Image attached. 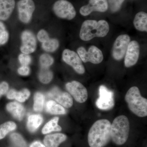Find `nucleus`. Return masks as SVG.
<instances>
[{
	"instance_id": "obj_1",
	"label": "nucleus",
	"mask_w": 147,
	"mask_h": 147,
	"mask_svg": "<svg viewBox=\"0 0 147 147\" xmlns=\"http://www.w3.org/2000/svg\"><path fill=\"white\" fill-rule=\"evenodd\" d=\"M111 123L105 119L98 120L92 125L88 134L90 147H104L111 140Z\"/></svg>"
},
{
	"instance_id": "obj_2",
	"label": "nucleus",
	"mask_w": 147,
	"mask_h": 147,
	"mask_svg": "<svg viewBox=\"0 0 147 147\" xmlns=\"http://www.w3.org/2000/svg\"><path fill=\"white\" fill-rule=\"evenodd\" d=\"M110 27L105 20H88L84 21L80 30V38L84 41H88L96 37H103L108 34Z\"/></svg>"
},
{
	"instance_id": "obj_3",
	"label": "nucleus",
	"mask_w": 147,
	"mask_h": 147,
	"mask_svg": "<svg viewBox=\"0 0 147 147\" xmlns=\"http://www.w3.org/2000/svg\"><path fill=\"white\" fill-rule=\"evenodd\" d=\"M125 100L134 115L144 117L147 116V99L142 96L138 87H131L127 92Z\"/></svg>"
},
{
	"instance_id": "obj_4",
	"label": "nucleus",
	"mask_w": 147,
	"mask_h": 147,
	"mask_svg": "<svg viewBox=\"0 0 147 147\" xmlns=\"http://www.w3.org/2000/svg\"><path fill=\"white\" fill-rule=\"evenodd\" d=\"M129 132V121L125 116L117 117L111 124V139L116 145L124 144L128 139Z\"/></svg>"
},
{
	"instance_id": "obj_5",
	"label": "nucleus",
	"mask_w": 147,
	"mask_h": 147,
	"mask_svg": "<svg viewBox=\"0 0 147 147\" xmlns=\"http://www.w3.org/2000/svg\"><path fill=\"white\" fill-rule=\"evenodd\" d=\"M53 10L56 16L62 19L71 20L76 15L74 6L67 0H58L55 2L53 5Z\"/></svg>"
},
{
	"instance_id": "obj_6",
	"label": "nucleus",
	"mask_w": 147,
	"mask_h": 147,
	"mask_svg": "<svg viewBox=\"0 0 147 147\" xmlns=\"http://www.w3.org/2000/svg\"><path fill=\"white\" fill-rule=\"evenodd\" d=\"M17 7L19 21L25 24L30 23L35 10L34 1L33 0H19Z\"/></svg>"
},
{
	"instance_id": "obj_7",
	"label": "nucleus",
	"mask_w": 147,
	"mask_h": 147,
	"mask_svg": "<svg viewBox=\"0 0 147 147\" xmlns=\"http://www.w3.org/2000/svg\"><path fill=\"white\" fill-rule=\"evenodd\" d=\"M77 53L84 63L90 62L95 64L100 63L103 60V56L100 49L94 45L90 47L87 51L83 47H80L77 50Z\"/></svg>"
},
{
	"instance_id": "obj_8",
	"label": "nucleus",
	"mask_w": 147,
	"mask_h": 147,
	"mask_svg": "<svg viewBox=\"0 0 147 147\" xmlns=\"http://www.w3.org/2000/svg\"><path fill=\"white\" fill-rule=\"evenodd\" d=\"M114 92L107 87L101 85L99 88V97L96 104L98 109L101 110H111L115 106Z\"/></svg>"
},
{
	"instance_id": "obj_9",
	"label": "nucleus",
	"mask_w": 147,
	"mask_h": 147,
	"mask_svg": "<svg viewBox=\"0 0 147 147\" xmlns=\"http://www.w3.org/2000/svg\"><path fill=\"white\" fill-rule=\"evenodd\" d=\"M21 44L20 50L21 53L30 55L36 50L37 42L36 37L30 30H25L21 34Z\"/></svg>"
},
{
	"instance_id": "obj_10",
	"label": "nucleus",
	"mask_w": 147,
	"mask_h": 147,
	"mask_svg": "<svg viewBox=\"0 0 147 147\" xmlns=\"http://www.w3.org/2000/svg\"><path fill=\"white\" fill-rule=\"evenodd\" d=\"M62 57L64 62L71 66L77 73L82 74L85 73V69L82 59L76 52L65 49L63 52Z\"/></svg>"
},
{
	"instance_id": "obj_11",
	"label": "nucleus",
	"mask_w": 147,
	"mask_h": 147,
	"mask_svg": "<svg viewBox=\"0 0 147 147\" xmlns=\"http://www.w3.org/2000/svg\"><path fill=\"white\" fill-rule=\"evenodd\" d=\"M130 42V37L127 34L120 35L116 38L112 51V55L115 59L121 60L124 57Z\"/></svg>"
},
{
	"instance_id": "obj_12",
	"label": "nucleus",
	"mask_w": 147,
	"mask_h": 147,
	"mask_svg": "<svg viewBox=\"0 0 147 147\" xmlns=\"http://www.w3.org/2000/svg\"><path fill=\"white\" fill-rule=\"evenodd\" d=\"M66 89L77 102L83 103L86 101L88 93L84 85L77 81L69 82L65 85Z\"/></svg>"
},
{
	"instance_id": "obj_13",
	"label": "nucleus",
	"mask_w": 147,
	"mask_h": 147,
	"mask_svg": "<svg viewBox=\"0 0 147 147\" xmlns=\"http://www.w3.org/2000/svg\"><path fill=\"white\" fill-rule=\"evenodd\" d=\"M108 9L107 0H89V3L82 6L79 12L83 16H86L93 11L105 12Z\"/></svg>"
},
{
	"instance_id": "obj_14",
	"label": "nucleus",
	"mask_w": 147,
	"mask_h": 147,
	"mask_svg": "<svg viewBox=\"0 0 147 147\" xmlns=\"http://www.w3.org/2000/svg\"><path fill=\"white\" fill-rule=\"evenodd\" d=\"M48 96L65 108H70L73 105V99L71 95L62 91L57 87L52 89L48 92Z\"/></svg>"
},
{
	"instance_id": "obj_15",
	"label": "nucleus",
	"mask_w": 147,
	"mask_h": 147,
	"mask_svg": "<svg viewBox=\"0 0 147 147\" xmlns=\"http://www.w3.org/2000/svg\"><path fill=\"white\" fill-rule=\"evenodd\" d=\"M140 47L137 41H130L125 56V65L127 67H131L136 64L139 59Z\"/></svg>"
},
{
	"instance_id": "obj_16",
	"label": "nucleus",
	"mask_w": 147,
	"mask_h": 147,
	"mask_svg": "<svg viewBox=\"0 0 147 147\" xmlns=\"http://www.w3.org/2000/svg\"><path fill=\"white\" fill-rule=\"evenodd\" d=\"M15 6V0H0V21L10 18Z\"/></svg>"
},
{
	"instance_id": "obj_17",
	"label": "nucleus",
	"mask_w": 147,
	"mask_h": 147,
	"mask_svg": "<svg viewBox=\"0 0 147 147\" xmlns=\"http://www.w3.org/2000/svg\"><path fill=\"white\" fill-rule=\"evenodd\" d=\"M66 139L67 136L65 134L56 133L47 135L44 138L43 142L46 147H58Z\"/></svg>"
},
{
	"instance_id": "obj_18",
	"label": "nucleus",
	"mask_w": 147,
	"mask_h": 147,
	"mask_svg": "<svg viewBox=\"0 0 147 147\" xmlns=\"http://www.w3.org/2000/svg\"><path fill=\"white\" fill-rule=\"evenodd\" d=\"M7 110L15 118L21 121L24 117L25 110L24 106L16 102L9 103L6 106Z\"/></svg>"
},
{
	"instance_id": "obj_19",
	"label": "nucleus",
	"mask_w": 147,
	"mask_h": 147,
	"mask_svg": "<svg viewBox=\"0 0 147 147\" xmlns=\"http://www.w3.org/2000/svg\"><path fill=\"white\" fill-rule=\"evenodd\" d=\"M134 26L138 30L147 32V14L144 11L138 12L135 15L134 21Z\"/></svg>"
},
{
	"instance_id": "obj_20",
	"label": "nucleus",
	"mask_w": 147,
	"mask_h": 147,
	"mask_svg": "<svg viewBox=\"0 0 147 147\" xmlns=\"http://www.w3.org/2000/svg\"><path fill=\"white\" fill-rule=\"evenodd\" d=\"M45 110L47 113L53 115H64L66 113L63 106L53 100H48L46 102Z\"/></svg>"
},
{
	"instance_id": "obj_21",
	"label": "nucleus",
	"mask_w": 147,
	"mask_h": 147,
	"mask_svg": "<svg viewBox=\"0 0 147 147\" xmlns=\"http://www.w3.org/2000/svg\"><path fill=\"white\" fill-rule=\"evenodd\" d=\"M43 119L39 115H32L29 116L27 127L29 131L33 132L36 131L42 123Z\"/></svg>"
},
{
	"instance_id": "obj_22",
	"label": "nucleus",
	"mask_w": 147,
	"mask_h": 147,
	"mask_svg": "<svg viewBox=\"0 0 147 147\" xmlns=\"http://www.w3.org/2000/svg\"><path fill=\"white\" fill-rule=\"evenodd\" d=\"M59 42L57 38H50L41 43L42 50L47 53H53L59 47Z\"/></svg>"
},
{
	"instance_id": "obj_23",
	"label": "nucleus",
	"mask_w": 147,
	"mask_h": 147,
	"mask_svg": "<svg viewBox=\"0 0 147 147\" xmlns=\"http://www.w3.org/2000/svg\"><path fill=\"white\" fill-rule=\"evenodd\" d=\"M59 120L58 117H55L49 121L42 128V133L43 134H47L52 131H61V127L58 124Z\"/></svg>"
},
{
	"instance_id": "obj_24",
	"label": "nucleus",
	"mask_w": 147,
	"mask_h": 147,
	"mask_svg": "<svg viewBox=\"0 0 147 147\" xmlns=\"http://www.w3.org/2000/svg\"><path fill=\"white\" fill-rule=\"evenodd\" d=\"M53 78V72L49 68L41 67L38 74L40 81L44 84H47L52 81Z\"/></svg>"
},
{
	"instance_id": "obj_25",
	"label": "nucleus",
	"mask_w": 147,
	"mask_h": 147,
	"mask_svg": "<svg viewBox=\"0 0 147 147\" xmlns=\"http://www.w3.org/2000/svg\"><path fill=\"white\" fill-rule=\"evenodd\" d=\"M16 124L12 121H9L0 125V140L5 137L8 133L16 129Z\"/></svg>"
},
{
	"instance_id": "obj_26",
	"label": "nucleus",
	"mask_w": 147,
	"mask_h": 147,
	"mask_svg": "<svg viewBox=\"0 0 147 147\" xmlns=\"http://www.w3.org/2000/svg\"><path fill=\"white\" fill-rule=\"evenodd\" d=\"M45 96L40 92H37L34 97V109L36 112H41L43 109L45 102Z\"/></svg>"
},
{
	"instance_id": "obj_27",
	"label": "nucleus",
	"mask_w": 147,
	"mask_h": 147,
	"mask_svg": "<svg viewBox=\"0 0 147 147\" xmlns=\"http://www.w3.org/2000/svg\"><path fill=\"white\" fill-rule=\"evenodd\" d=\"M39 63L41 67L49 68L54 62V59L50 54L43 53L40 55Z\"/></svg>"
},
{
	"instance_id": "obj_28",
	"label": "nucleus",
	"mask_w": 147,
	"mask_h": 147,
	"mask_svg": "<svg viewBox=\"0 0 147 147\" xmlns=\"http://www.w3.org/2000/svg\"><path fill=\"white\" fill-rule=\"evenodd\" d=\"M9 33L7 30L5 25L0 21V46L4 45L9 39Z\"/></svg>"
},
{
	"instance_id": "obj_29",
	"label": "nucleus",
	"mask_w": 147,
	"mask_h": 147,
	"mask_svg": "<svg viewBox=\"0 0 147 147\" xmlns=\"http://www.w3.org/2000/svg\"><path fill=\"white\" fill-rule=\"evenodd\" d=\"M30 94V92L27 89H24L19 92L15 90L13 99H16L19 102H24L28 99Z\"/></svg>"
},
{
	"instance_id": "obj_30",
	"label": "nucleus",
	"mask_w": 147,
	"mask_h": 147,
	"mask_svg": "<svg viewBox=\"0 0 147 147\" xmlns=\"http://www.w3.org/2000/svg\"><path fill=\"white\" fill-rule=\"evenodd\" d=\"M125 0H107L108 8L112 13L118 11L121 7Z\"/></svg>"
},
{
	"instance_id": "obj_31",
	"label": "nucleus",
	"mask_w": 147,
	"mask_h": 147,
	"mask_svg": "<svg viewBox=\"0 0 147 147\" xmlns=\"http://www.w3.org/2000/svg\"><path fill=\"white\" fill-rule=\"evenodd\" d=\"M10 139L12 142L18 147H27L26 141L20 134L13 133L10 135Z\"/></svg>"
},
{
	"instance_id": "obj_32",
	"label": "nucleus",
	"mask_w": 147,
	"mask_h": 147,
	"mask_svg": "<svg viewBox=\"0 0 147 147\" xmlns=\"http://www.w3.org/2000/svg\"><path fill=\"white\" fill-rule=\"evenodd\" d=\"M18 60L21 65L28 66L31 63L32 57L30 55L21 53L18 55Z\"/></svg>"
},
{
	"instance_id": "obj_33",
	"label": "nucleus",
	"mask_w": 147,
	"mask_h": 147,
	"mask_svg": "<svg viewBox=\"0 0 147 147\" xmlns=\"http://www.w3.org/2000/svg\"><path fill=\"white\" fill-rule=\"evenodd\" d=\"M50 38L48 32L44 29L40 30L37 34V38L41 43Z\"/></svg>"
},
{
	"instance_id": "obj_34",
	"label": "nucleus",
	"mask_w": 147,
	"mask_h": 147,
	"mask_svg": "<svg viewBox=\"0 0 147 147\" xmlns=\"http://www.w3.org/2000/svg\"><path fill=\"white\" fill-rule=\"evenodd\" d=\"M17 71L21 76H27L30 74V69L28 66L22 65L18 68Z\"/></svg>"
},
{
	"instance_id": "obj_35",
	"label": "nucleus",
	"mask_w": 147,
	"mask_h": 147,
	"mask_svg": "<svg viewBox=\"0 0 147 147\" xmlns=\"http://www.w3.org/2000/svg\"><path fill=\"white\" fill-rule=\"evenodd\" d=\"M9 85L7 82H3L0 84V97L7 92Z\"/></svg>"
},
{
	"instance_id": "obj_36",
	"label": "nucleus",
	"mask_w": 147,
	"mask_h": 147,
	"mask_svg": "<svg viewBox=\"0 0 147 147\" xmlns=\"http://www.w3.org/2000/svg\"><path fill=\"white\" fill-rule=\"evenodd\" d=\"M30 147H46L44 145L42 144V143H40V142H35L33 143H32V144L31 145Z\"/></svg>"
}]
</instances>
